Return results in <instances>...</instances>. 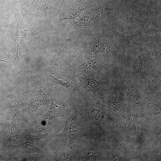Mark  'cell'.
<instances>
[{
	"instance_id": "obj_1",
	"label": "cell",
	"mask_w": 161,
	"mask_h": 161,
	"mask_svg": "<svg viewBox=\"0 0 161 161\" xmlns=\"http://www.w3.org/2000/svg\"><path fill=\"white\" fill-rule=\"evenodd\" d=\"M114 79L128 103L133 105H139L141 103L140 100L145 95L127 69L125 68Z\"/></svg>"
},
{
	"instance_id": "obj_2",
	"label": "cell",
	"mask_w": 161,
	"mask_h": 161,
	"mask_svg": "<svg viewBox=\"0 0 161 161\" xmlns=\"http://www.w3.org/2000/svg\"><path fill=\"white\" fill-rule=\"evenodd\" d=\"M137 81L145 95L160 97L161 66H157Z\"/></svg>"
},
{
	"instance_id": "obj_3",
	"label": "cell",
	"mask_w": 161,
	"mask_h": 161,
	"mask_svg": "<svg viewBox=\"0 0 161 161\" xmlns=\"http://www.w3.org/2000/svg\"><path fill=\"white\" fill-rule=\"evenodd\" d=\"M157 65L156 60H152L140 47L130 71L131 75L137 81L154 69Z\"/></svg>"
},
{
	"instance_id": "obj_4",
	"label": "cell",
	"mask_w": 161,
	"mask_h": 161,
	"mask_svg": "<svg viewBox=\"0 0 161 161\" xmlns=\"http://www.w3.org/2000/svg\"><path fill=\"white\" fill-rule=\"evenodd\" d=\"M83 87L89 92L95 95L106 92L109 89L111 83L109 79L105 81H99L94 77L87 78L77 75Z\"/></svg>"
},
{
	"instance_id": "obj_5",
	"label": "cell",
	"mask_w": 161,
	"mask_h": 161,
	"mask_svg": "<svg viewBox=\"0 0 161 161\" xmlns=\"http://www.w3.org/2000/svg\"><path fill=\"white\" fill-rule=\"evenodd\" d=\"M108 30H111L113 32L117 40L120 43L122 49L125 68H127L126 59V53L128 46L130 42L135 38L137 36L138 33L130 35H126L121 31L120 27L119 25L117 24L112 26L110 27Z\"/></svg>"
},
{
	"instance_id": "obj_6",
	"label": "cell",
	"mask_w": 161,
	"mask_h": 161,
	"mask_svg": "<svg viewBox=\"0 0 161 161\" xmlns=\"http://www.w3.org/2000/svg\"><path fill=\"white\" fill-rule=\"evenodd\" d=\"M112 48L104 38L100 37L95 38L93 41L89 52L90 56L99 53L110 52Z\"/></svg>"
},
{
	"instance_id": "obj_7",
	"label": "cell",
	"mask_w": 161,
	"mask_h": 161,
	"mask_svg": "<svg viewBox=\"0 0 161 161\" xmlns=\"http://www.w3.org/2000/svg\"><path fill=\"white\" fill-rule=\"evenodd\" d=\"M23 106V104H20L16 100L14 106L11 107L9 114L10 120L11 123V128L9 142V146L15 147L16 141L17 139L14 128V120L18 113L20 108Z\"/></svg>"
},
{
	"instance_id": "obj_8",
	"label": "cell",
	"mask_w": 161,
	"mask_h": 161,
	"mask_svg": "<svg viewBox=\"0 0 161 161\" xmlns=\"http://www.w3.org/2000/svg\"><path fill=\"white\" fill-rule=\"evenodd\" d=\"M102 60L99 58H95L89 60L79 66L77 72H95L102 67Z\"/></svg>"
},
{
	"instance_id": "obj_9",
	"label": "cell",
	"mask_w": 161,
	"mask_h": 161,
	"mask_svg": "<svg viewBox=\"0 0 161 161\" xmlns=\"http://www.w3.org/2000/svg\"><path fill=\"white\" fill-rule=\"evenodd\" d=\"M51 103L49 110L43 116V119L48 122L51 120L59 117H64L65 114L64 106H59L55 104L51 97Z\"/></svg>"
},
{
	"instance_id": "obj_10",
	"label": "cell",
	"mask_w": 161,
	"mask_h": 161,
	"mask_svg": "<svg viewBox=\"0 0 161 161\" xmlns=\"http://www.w3.org/2000/svg\"><path fill=\"white\" fill-rule=\"evenodd\" d=\"M142 40L154 55L157 64L158 65L161 66V48L157 45L149 38L143 37L142 38Z\"/></svg>"
},
{
	"instance_id": "obj_11",
	"label": "cell",
	"mask_w": 161,
	"mask_h": 161,
	"mask_svg": "<svg viewBox=\"0 0 161 161\" xmlns=\"http://www.w3.org/2000/svg\"><path fill=\"white\" fill-rule=\"evenodd\" d=\"M102 14L103 12L96 15L84 16L77 21H75V23L78 26L83 28L88 27L91 25L93 21Z\"/></svg>"
},
{
	"instance_id": "obj_12",
	"label": "cell",
	"mask_w": 161,
	"mask_h": 161,
	"mask_svg": "<svg viewBox=\"0 0 161 161\" xmlns=\"http://www.w3.org/2000/svg\"><path fill=\"white\" fill-rule=\"evenodd\" d=\"M93 7V6L89 5H80L76 7L69 13L66 17L61 20V21L65 20H71L74 19L79 16L84 11Z\"/></svg>"
},
{
	"instance_id": "obj_13",
	"label": "cell",
	"mask_w": 161,
	"mask_h": 161,
	"mask_svg": "<svg viewBox=\"0 0 161 161\" xmlns=\"http://www.w3.org/2000/svg\"><path fill=\"white\" fill-rule=\"evenodd\" d=\"M150 16L143 13H136L133 14L131 20L140 27L143 28L145 23L149 19Z\"/></svg>"
},
{
	"instance_id": "obj_14",
	"label": "cell",
	"mask_w": 161,
	"mask_h": 161,
	"mask_svg": "<svg viewBox=\"0 0 161 161\" xmlns=\"http://www.w3.org/2000/svg\"><path fill=\"white\" fill-rule=\"evenodd\" d=\"M32 109L35 111L40 106L45 105L46 101V96L44 92H39L37 94L32 100Z\"/></svg>"
},
{
	"instance_id": "obj_15",
	"label": "cell",
	"mask_w": 161,
	"mask_h": 161,
	"mask_svg": "<svg viewBox=\"0 0 161 161\" xmlns=\"http://www.w3.org/2000/svg\"><path fill=\"white\" fill-rule=\"evenodd\" d=\"M20 21V20L19 22L18 20L15 32V44L17 51L22 39L25 36L27 31V30L25 29L22 27Z\"/></svg>"
},
{
	"instance_id": "obj_16",
	"label": "cell",
	"mask_w": 161,
	"mask_h": 161,
	"mask_svg": "<svg viewBox=\"0 0 161 161\" xmlns=\"http://www.w3.org/2000/svg\"><path fill=\"white\" fill-rule=\"evenodd\" d=\"M29 6L35 11L41 10L45 14L46 10L49 9L46 0H33L32 2L27 6Z\"/></svg>"
},
{
	"instance_id": "obj_17",
	"label": "cell",
	"mask_w": 161,
	"mask_h": 161,
	"mask_svg": "<svg viewBox=\"0 0 161 161\" xmlns=\"http://www.w3.org/2000/svg\"><path fill=\"white\" fill-rule=\"evenodd\" d=\"M55 76L53 77L55 80L58 82L64 87L73 88L75 86L74 84L70 79L64 76L59 75H54Z\"/></svg>"
},
{
	"instance_id": "obj_18",
	"label": "cell",
	"mask_w": 161,
	"mask_h": 161,
	"mask_svg": "<svg viewBox=\"0 0 161 161\" xmlns=\"http://www.w3.org/2000/svg\"><path fill=\"white\" fill-rule=\"evenodd\" d=\"M147 24L148 32L161 30L160 18H152Z\"/></svg>"
},
{
	"instance_id": "obj_19",
	"label": "cell",
	"mask_w": 161,
	"mask_h": 161,
	"mask_svg": "<svg viewBox=\"0 0 161 161\" xmlns=\"http://www.w3.org/2000/svg\"><path fill=\"white\" fill-rule=\"evenodd\" d=\"M149 32V38L160 48H161L160 30L150 31Z\"/></svg>"
},
{
	"instance_id": "obj_20",
	"label": "cell",
	"mask_w": 161,
	"mask_h": 161,
	"mask_svg": "<svg viewBox=\"0 0 161 161\" xmlns=\"http://www.w3.org/2000/svg\"><path fill=\"white\" fill-rule=\"evenodd\" d=\"M24 147L25 150L28 152L35 153L37 152L42 153L43 151L37 148L32 143H27L25 144Z\"/></svg>"
},
{
	"instance_id": "obj_21",
	"label": "cell",
	"mask_w": 161,
	"mask_h": 161,
	"mask_svg": "<svg viewBox=\"0 0 161 161\" xmlns=\"http://www.w3.org/2000/svg\"><path fill=\"white\" fill-rule=\"evenodd\" d=\"M138 3L145 6L151 7L152 5V3L150 0H137Z\"/></svg>"
}]
</instances>
